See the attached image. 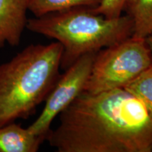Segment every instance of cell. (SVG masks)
<instances>
[{
  "label": "cell",
  "mask_w": 152,
  "mask_h": 152,
  "mask_svg": "<svg viewBox=\"0 0 152 152\" xmlns=\"http://www.w3.org/2000/svg\"><path fill=\"white\" fill-rule=\"evenodd\" d=\"M145 39L148 45V47H149V48L150 49V52H151V55L152 58V34H151L149 36H148Z\"/></svg>",
  "instance_id": "cell-12"
},
{
  "label": "cell",
  "mask_w": 152,
  "mask_h": 152,
  "mask_svg": "<svg viewBox=\"0 0 152 152\" xmlns=\"http://www.w3.org/2000/svg\"><path fill=\"white\" fill-rule=\"evenodd\" d=\"M101 0H29L28 10L35 17L77 7L94 8Z\"/></svg>",
  "instance_id": "cell-9"
},
{
  "label": "cell",
  "mask_w": 152,
  "mask_h": 152,
  "mask_svg": "<svg viewBox=\"0 0 152 152\" xmlns=\"http://www.w3.org/2000/svg\"><path fill=\"white\" fill-rule=\"evenodd\" d=\"M46 137L58 152H151L152 118L125 88L83 91Z\"/></svg>",
  "instance_id": "cell-1"
},
{
  "label": "cell",
  "mask_w": 152,
  "mask_h": 152,
  "mask_svg": "<svg viewBox=\"0 0 152 152\" xmlns=\"http://www.w3.org/2000/svg\"><path fill=\"white\" fill-rule=\"evenodd\" d=\"M151 66L146 39L132 36L96 52L84 91L97 93L124 88Z\"/></svg>",
  "instance_id": "cell-4"
},
{
  "label": "cell",
  "mask_w": 152,
  "mask_h": 152,
  "mask_svg": "<svg viewBox=\"0 0 152 152\" xmlns=\"http://www.w3.org/2000/svg\"><path fill=\"white\" fill-rule=\"evenodd\" d=\"M124 88L141 101L152 118V66Z\"/></svg>",
  "instance_id": "cell-10"
},
{
  "label": "cell",
  "mask_w": 152,
  "mask_h": 152,
  "mask_svg": "<svg viewBox=\"0 0 152 152\" xmlns=\"http://www.w3.org/2000/svg\"><path fill=\"white\" fill-rule=\"evenodd\" d=\"M26 28L54 39L63 47L61 68L69 67L83 55L132 37L133 23L128 14L108 18L90 8L77 7L49 13L28 20Z\"/></svg>",
  "instance_id": "cell-3"
},
{
  "label": "cell",
  "mask_w": 152,
  "mask_h": 152,
  "mask_svg": "<svg viewBox=\"0 0 152 152\" xmlns=\"http://www.w3.org/2000/svg\"><path fill=\"white\" fill-rule=\"evenodd\" d=\"M29 0H0V48L19 45L26 28Z\"/></svg>",
  "instance_id": "cell-6"
},
{
  "label": "cell",
  "mask_w": 152,
  "mask_h": 152,
  "mask_svg": "<svg viewBox=\"0 0 152 152\" xmlns=\"http://www.w3.org/2000/svg\"><path fill=\"white\" fill-rule=\"evenodd\" d=\"M128 0H101L97 7L90 8L93 12L108 18H115L121 16Z\"/></svg>",
  "instance_id": "cell-11"
},
{
  "label": "cell",
  "mask_w": 152,
  "mask_h": 152,
  "mask_svg": "<svg viewBox=\"0 0 152 152\" xmlns=\"http://www.w3.org/2000/svg\"><path fill=\"white\" fill-rule=\"evenodd\" d=\"M62 54L58 42L30 45L0 64V127L27 118L46 100L60 75Z\"/></svg>",
  "instance_id": "cell-2"
},
{
  "label": "cell",
  "mask_w": 152,
  "mask_h": 152,
  "mask_svg": "<svg viewBox=\"0 0 152 152\" xmlns=\"http://www.w3.org/2000/svg\"><path fill=\"white\" fill-rule=\"evenodd\" d=\"M125 9L132 20V37L146 39L152 34V0H128Z\"/></svg>",
  "instance_id": "cell-8"
},
{
  "label": "cell",
  "mask_w": 152,
  "mask_h": 152,
  "mask_svg": "<svg viewBox=\"0 0 152 152\" xmlns=\"http://www.w3.org/2000/svg\"><path fill=\"white\" fill-rule=\"evenodd\" d=\"M44 140L14 122L0 127V152H36Z\"/></svg>",
  "instance_id": "cell-7"
},
{
  "label": "cell",
  "mask_w": 152,
  "mask_h": 152,
  "mask_svg": "<svg viewBox=\"0 0 152 152\" xmlns=\"http://www.w3.org/2000/svg\"><path fill=\"white\" fill-rule=\"evenodd\" d=\"M96 54L90 53L80 57L59 75L45 100L39 116L28 128L30 132L46 140L55 118L84 91Z\"/></svg>",
  "instance_id": "cell-5"
}]
</instances>
